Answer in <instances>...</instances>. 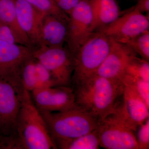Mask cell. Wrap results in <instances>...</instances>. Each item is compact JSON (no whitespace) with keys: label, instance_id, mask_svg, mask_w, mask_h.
I'll list each match as a JSON object with an SVG mask.
<instances>
[{"label":"cell","instance_id":"obj_2","mask_svg":"<svg viewBox=\"0 0 149 149\" xmlns=\"http://www.w3.org/2000/svg\"><path fill=\"white\" fill-rule=\"evenodd\" d=\"M19 97L20 106L17 117L14 149H57L31 93L24 90Z\"/></svg>","mask_w":149,"mask_h":149},{"label":"cell","instance_id":"obj_4","mask_svg":"<svg viewBox=\"0 0 149 149\" xmlns=\"http://www.w3.org/2000/svg\"><path fill=\"white\" fill-rule=\"evenodd\" d=\"M111 39L101 31L93 32L73 55L74 69L70 87L95 74L109 54Z\"/></svg>","mask_w":149,"mask_h":149},{"label":"cell","instance_id":"obj_9","mask_svg":"<svg viewBox=\"0 0 149 149\" xmlns=\"http://www.w3.org/2000/svg\"><path fill=\"white\" fill-rule=\"evenodd\" d=\"M31 93L34 103L40 110L61 112L79 107L70 86L39 88Z\"/></svg>","mask_w":149,"mask_h":149},{"label":"cell","instance_id":"obj_11","mask_svg":"<svg viewBox=\"0 0 149 149\" xmlns=\"http://www.w3.org/2000/svg\"><path fill=\"white\" fill-rule=\"evenodd\" d=\"M121 104L114 112L134 132L149 118V107L133 88L124 85Z\"/></svg>","mask_w":149,"mask_h":149},{"label":"cell","instance_id":"obj_25","mask_svg":"<svg viewBox=\"0 0 149 149\" xmlns=\"http://www.w3.org/2000/svg\"><path fill=\"white\" fill-rule=\"evenodd\" d=\"M138 138L139 149L149 148V118L139 127Z\"/></svg>","mask_w":149,"mask_h":149},{"label":"cell","instance_id":"obj_21","mask_svg":"<svg viewBox=\"0 0 149 149\" xmlns=\"http://www.w3.org/2000/svg\"><path fill=\"white\" fill-rule=\"evenodd\" d=\"M41 13L57 17L68 23L69 15L59 8L54 0H26Z\"/></svg>","mask_w":149,"mask_h":149},{"label":"cell","instance_id":"obj_7","mask_svg":"<svg viewBox=\"0 0 149 149\" xmlns=\"http://www.w3.org/2000/svg\"><path fill=\"white\" fill-rule=\"evenodd\" d=\"M97 130L100 147L107 149H139L134 131L114 112L100 122Z\"/></svg>","mask_w":149,"mask_h":149},{"label":"cell","instance_id":"obj_3","mask_svg":"<svg viewBox=\"0 0 149 149\" xmlns=\"http://www.w3.org/2000/svg\"><path fill=\"white\" fill-rule=\"evenodd\" d=\"M40 111L55 145L90 133L100 125L97 118L80 107L57 112Z\"/></svg>","mask_w":149,"mask_h":149},{"label":"cell","instance_id":"obj_24","mask_svg":"<svg viewBox=\"0 0 149 149\" xmlns=\"http://www.w3.org/2000/svg\"><path fill=\"white\" fill-rule=\"evenodd\" d=\"M35 60L37 79V89L56 86L49 71L36 59Z\"/></svg>","mask_w":149,"mask_h":149},{"label":"cell","instance_id":"obj_5","mask_svg":"<svg viewBox=\"0 0 149 149\" xmlns=\"http://www.w3.org/2000/svg\"><path fill=\"white\" fill-rule=\"evenodd\" d=\"M32 56L49 71L56 86H70L74 64L68 48L38 46L32 48Z\"/></svg>","mask_w":149,"mask_h":149},{"label":"cell","instance_id":"obj_16","mask_svg":"<svg viewBox=\"0 0 149 149\" xmlns=\"http://www.w3.org/2000/svg\"><path fill=\"white\" fill-rule=\"evenodd\" d=\"M93 20L92 33L108 25L120 16V10L116 0H90Z\"/></svg>","mask_w":149,"mask_h":149},{"label":"cell","instance_id":"obj_22","mask_svg":"<svg viewBox=\"0 0 149 149\" xmlns=\"http://www.w3.org/2000/svg\"><path fill=\"white\" fill-rule=\"evenodd\" d=\"M125 73L139 77L149 82V61L137 56V54L130 58L126 68Z\"/></svg>","mask_w":149,"mask_h":149},{"label":"cell","instance_id":"obj_8","mask_svg":"<svg viewBox=\"0 0 149 149\" xmlns=\"http://www.w3.org/2000/svg\"><path fill=\"white\" fill-rule=\"evenodd\" d=\"M66 42L72 56L92 35L93 20L90 0H80L69 15Z\"/></svg>","mask_w":149,"mask_h":149},{"label":"cell","instance_id":"obj_28","mask_svg":"<svg viewBox=\"0 0 149 149\" xmlns=\"http://www.w3.org/2000/svg\"><path fill=\"white\" fill-rule=\"evenodd\" d=\"M134 8L143 13V12L149 13V0H139Z\"/></svg>","mask_w":149,"mask_h":149},{"label":"cell","instance_id":"obj_26","mask_svg":"<svg viewBox=\"0 0 149 149\" xmlns=\"http://www.w3.org/2000/svg\"><path fill=\"white\" fill-rule=\"evenodd\" d=\"M54 1L59 8L69 16L80 0H54Z\"/></svg>","mask_w":149,"mask_h":149},{"label":"cell","instance_id":"obj_15","mask_svg":"<svg viewBox=\"0 0 149 149\" xmlns=\"http://www.w3.org/2000/svg\"><path fill=\"white\" fill-rule=\"evenodd\" d=\"M19 23L28 36L32 48L38 46L41 22L45 15L26 0H14Z\"/></svg>","mask_w":149,"mask_h":149},{"label":"cell","instance_id":"obj_18","mask_svg":"<svg viewBox=\"0 0 149 149\" xmlns=\"http://www.w3.org/2000/svg\"><path fill=\"white\" fill-rule=\"evenodd\" d=\"M56 146L57 149H99L100 147L97 128L78 138L59 142Z\"/></svg>","mask_w":149,"mask_h":149},{"label":"cell","instance_id":"obj_12","mask_svg":"<svg viewBox=\"0 0 149 149\" xmlns=\"http://www.w3.org/2000/svg\"><path fill=\"white\" fill-rule=\"evenodd\" d=\"M21 95L12 84L0 77V115L5 126L8 143L14 145L17 117L20 106Z\"/></svg>","mask_w":149,"mask_h":149},{"label":"cell","instance_id":"obj_14","mask_svg":"<svg viewBox=\"0 0 149 149\" xmlns=\"http://www.w3.org/2000/svg\"><path fill=\"white\" fill-rule=\"evenodd\" d=\"M68 24V22L54 15H45L41 22L37 47H63L66 42Z\"/></svg>","mask_w":149,"mask_h":149},{"label":"cell","instance_id":"obj_20","mask_svg":"<svg viewBox=\"0 0 149 149\" xmlns=\"http://www.w3.org/2000/svg\"><path fill=\"white\" fill-rule=\"evenodd\" d=\"M20 79L23 89L31 92L37 87L36 60L33 56L27 60L22 65Z\"/></svg>","mask_w":149,"mask_h":149},{"label":"cell","instance_id":"obj_13","mask_svg":"<svg viewBox=\"0 0 149 149\" xmlns=\"http://www.w3.org/2000/svg\"><path fill=\"white\" fill-rule=\"evenodd\" d=\"M110 38L111 45L109 54L95 74L108 79L121 82L125 74V68L128 61L132 56L136 54L125 45Z\"/></svg>","mask_w":149,"mask_h":149},{"label":"cell","instance_id":"obj_19","mask_svg":"<svg viewBox=\"0 0 149 149\" xmlns=\"http://www.w3.org/2000/svg\"><path fill=\"white\" fill-rule=\"evenodd\" d=\"M118 42L125 45L139 54L142 58L149 61V31H146L135 37Z\"/></svg>","mask_w":149,"mask_h":149},{"label":"cell","instance_id":"obj_27","mask_svg":"<svg viewBox=\"0 0 149 149\" xmlns=\"http://www.w3.org/2000/svg\"><path fill=\"white\" fill-rule=\"evenodd\" d=\"M0 41L17 43L12 32L8 26L0 19Z\"/></svg>","mask_w":149,"mask_h":149},{"label":"cell","instance_id":"obj_29","mask_svg":"<svg viewBox=\"0 0 149 149\" xmlns=\"http://www.w3.org/2000/svg\"><path fill=\"white\" fill-rule=\"evenodd\" d=\"M0 141L2 143L3 146H5L6 144H7L8 140L6 136L5 126L1 115H0Z\"/></svg>","mask_w":149,"mask_h":149},{"label":"cell","instance_id":"obj_30","mask_svg":"<svg viewBox=\"0 0 149 149\" xmlns=\"http://www.w3.org/2000/svg\"><path fill=\"white\" fill-rule=\"evenodd\" d=\"M0 149H3L2 143L1 141H0Z\"/></svg>","mask_w":149,"mask_h":149},{"label":"cell","instance_id":"obj_23","mask_svg":"<svg viewBox=\"0 0 149 149\" xmlns=\"http://www.w3.org/2000/svg\"><path fill=\"white\" fill-rule=\"evenodd\" d=\"M121 82L135 90L149 107V82L127 73L124 74Z\"/></svg>","mask_w":149,"mask_h":149},{"label":"cell","instance_id":"obj_1","mask_svg":"<svg viewBox=\"0 0 149 149\" xmlns=\"http://www.w3.org/2000/svg\"><path fill=\"white\" fill-rule=\"evenodd\" d=\"M72 88L78 107L100 122L114 112L124 85L95 74Z\"/></svg>","mask_w":149,"mask_h":149},{"label":"cell","instance_id":"obj_17","mask_svg":"<svg viewBox=\"0 0 149 149\" xmlns=\"http://www.w3.org/2000/svg\"><path fill=\"white\" fill-rule=\"evenodd\" d=\"M0 19L10 29L17 44L32 48L29 38L19 23L14 0H0Z\"/></svg>","mask_w":149,"mask_h":149},{"label":"cell","instance_id":"obj_10","mask_svg":"<svg viewBox=\"0 0 149 149\" xmlns=\"http://www.w3.org/2000/svg\"><path fill=\"white\" fill-rule=\"evenodd\" d=\"M149 28L148 17L134 8L98 30L119 42L148 31Z\"/></svg>","mask_w":149,"mask_h":149},{"label":"cell","instance_id":"obj_6","mask_svg":"<svg viewBox=\"0 0 149 149\" xmlns=\"http://www.w3.org/2000/svg\"><path fill=\"white\" fill-rule=\"evenodd\" d=\"M32 56V48L15 43L0 41V77L16 88L24 91L20 79L22 65Z\"/></svg>","mask_w":149,"mask_h":149}]
</instances>
